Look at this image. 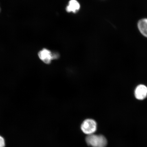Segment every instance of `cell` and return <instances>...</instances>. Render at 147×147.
Returning a JSON list of instances; mask_svg holds the SVG:
<instances>
[{
	"label": "cell",
	"instance_id": "3957f363",
	"mask_svg": "<svg viewBox=\"0 0 147 147\" xmlns=\"http://www.w3.org/2000/svg\"><path fill=\"white\" fill-rule=\"evenodd\" d=\"M38 55L40 60L46 64L50 63L51 60L54 59V53L47 49H43L39 51Z\"/></svg>",
	"mask_w": 147,
	"mask_h": 147
},
{
	"label": "cell",
	"instance_id": "7a4b0ae2",
	"mask_svg": "<svg viewBox=\"0 0 147 147\" xmlns=\"http://www.w3.org/2000/svg\"><path fill=\"white\" fill-rule=\"evenodd\" d=\"M97 124L95 121L91 119H87L82 122L81 129L84 134L88 135H92L96 131Z\"/></svg>",
	"mask_w": 147,
	"mask_h": 147
},
{
	"label": "cell",
	"instance_id": "ba28073f",
	"mask_svg": "<svg viewBox=\"0 0 147 147\" xmlns=\"http://www.w3.org/2000/svg\"><path fill=\"white\" fill-rule=\"evenodd\" d=\"M0 11H1V7H0Z\"/></svg>",
	"mask_w": 147,
	"mask_h": 147
},
{
	"label": "cell",
	"instance_id": "52a82bcc",
	"mask_svg": "<svg viewBox=\"0 0 147 147\" xmlns=\"http://www.w3.org/2000/svg\"><path fill=\"white\" fill-rule=\"evenodd\" d=\"M5 141L3 138L0 135V147H5Z\"/></svg>",
	"mask_w": 147,
	"mask_h": 147
},
{
	"label": "cell",
	"instance_id": "6da1fadb",
	"mask_svg": "<svg viewBox=\"0 0 147 147\" xmlns=\"http://www.w3.org/2000/svg\"><path fill=\"white\" fill-rule=\"evenodd\" d=\"M86 141L88 146L92 147H106L107 141L106 137L102 135L95 134L88 135Z\"/></svg>",
	"mask_w": 147,
	"mask_h": 147
},
{
	"label": "cell",
	"instance_id": "277c9868",
	"mask_svg": "<svg viewBox=\"0 0 147 147\" xmlns=\"http://www.w3.org/2000/svg\"><path fill=\"white\" fill-rule=\"evenodd\" d=\"M135 96L139 100H143L147 96V87L142 84L139 85L136 88Z\"/></svg>",
	"mask_w": 147,
	"mask_h": 147
},
{
	"label": "cell",
	"instance_id": "8992f818",
	"mask_svg": "<svg viewBox=\"0 0 147 147\" xmlns=\"http://www.w3.org/2000/svg\"><path fill=\"white\" fill-rule=\"evenodd\" d=\"M137 25L140 32L142 35L147 38V18L140 20Z\"/></svg>",
	"mask_w": 147,
	"mask_h": 147
},
{
	"label": "cell",
	"instance_id": "5b68a950",
	"mask_svg": "<svg viewBox=\"0 0 147 147\" xmlns=\"http://www.w3.org/2000/svg\"><path fill=\"white\" fill-rule=\"evenodd\" d=\"M80 5L77 0H70L68 5L66 7V10L68 12L76 13L80 10Z\"/></svg>",
	"mask_w": 147,
	"mask_h": 147
}]
</instances>
